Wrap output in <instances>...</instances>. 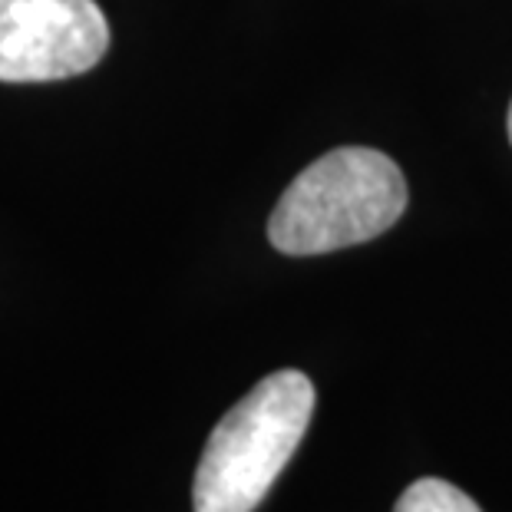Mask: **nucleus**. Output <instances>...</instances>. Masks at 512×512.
I'll list each match as a JSON object with an SVG mask.
<instances>
[{
	"instance_id": "1",
	"label": "nucleus",
	"mask_w": 512,
	"mask_h": 512,
	"mask_svg": "<svg viewBox=\"0 0 512 512\" xmlns=\"http://www.w3.org/2000/svg\"><path fill=\"white\" fill-rule=\"evenodd\" d=\"M407 199V179L384 152L367 146L331 149L278 199L268 219V242L294 258L364 245L400 222Z\"/></svg>"
},
{
	"instance_id": "3",
	"label": "nucleus",
	"mask_w": 512,
	"mask_h": 512,
	"mask_svg": "<svg viewBox=\"0 0 512 512\" xmlns=\"http://www.w3.org/2000/svg\"><path fill=\"white\" fill-rule=\"evenodd\" d=\"M110 50L96 0H0V83H50L93 70Z\"/></svg>"
},
{
	"instance_id": "2",
	"label": "nucleus",
	"mask_w": 512,
	"mask_h": 512,
	"mask_svg": "<svg viewBox=\"0 0 512 512\" xmlns=\"http://www.w3.org/2000/svg\"><path fill=\"white\" fill-rule=\"evenodd\" d=\"M314 413V384L275 370L215 423L192 483L195 512H255L301 446Z\"/></svg>"
},
{
	"instance_id": "5",
	"label": "nucleus",
	"mask_w": 512,
	"mask_h": 512,
	"mask_svg": "<svg viewBox=\"0 0 512 512\" xmlns=\"http://www.w3.org/2000/svg\"><path fill=\"white\" fill-rule=\"evenodd\" d=\"M506 129H509V143H512V103H509V116H506Z\"/></svg>"
},
{
	"instance_id": "4",
	"label": "nucleus",
	"mask_w": 512,
	"mask_h": 512,
	"mask_svg": "<svg viewBox=\"0 0 512 512\" xmlns=\"http://www.w3.org/2000/svg\"><path fill=\"white\" fill-rule=\"evenodd\" d=\"M394 512H483V509H479L473 503V496H466L460 486L446 483V479H437V476H427L403 489Z\"/></svg>"
}]
</instances>
